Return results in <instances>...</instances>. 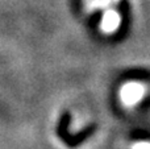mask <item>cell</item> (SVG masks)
Wrapping results in <instances>:
<instances>
[{"label":"cell","instance_id":"1","mask_svg":"<svg viewBox=\"0 0 150 149\" xmlns=\"http://www.w3.org/2000/svg\"><path fill=\"white\" fill-rule=\"evenodd\" d=\"M145 95V87L138 82H128L121 87L120 98L127 106H133L138 103Z\"/></svg>","mask_w":150,"mask_h":149},{"label":"cell","instance_id":"2","mask_svg":"<svg viewBox=\"0 0 150 149\" xmlns=\"http://www.w3.org/2000/svg\"><path fill=\"white\" fill-rule=\"evenodd\" d=\"M119 24H120L119 13H116L115 11H108V12L104 15L103 23H101V28L104 29V32L111 33V32H115L119 28Z\"/></svg>","mask_w":150,"mask_h":149},{"label":"cell","instance_id":"3","mask_svg":"<svg viewBox=\"0 0 150 149\" xmlns=\"http://www.w3.org/2000/svg\"><path fill=\"white\" fill-rule=\"evenodd\" d=\"M132 149H150V143L140 141V143H137V144L133 145Z\"/></svg>","mask_w":150,"mask_h":149}]
</instances>
